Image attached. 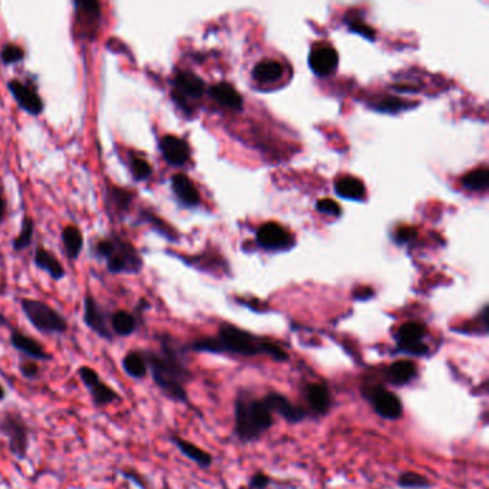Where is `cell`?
Wrapping results in <instances>:
<instances>
[{
  "instance_id": "obj_1",
  "label": "cell",
  "mask_w": 489,
  "mask_h": 489,
  "mask_svg": "<svg viewBox=\"0 0 489 489\" xmlns=\"http://www.w3.org/2000/svg\"><path fill=\"white\" fill-rule=\"evenodd\" d=\"M159 345L158 352L144 350L151 377L168 399L188 405L185 384L192 380V372L185 362V349L168 335L159 337Z\"/></svg>"
},
{
  "instance_id": "obj_2",
  "label": "cell",
  "mask_w": 489,
  "mask_h": 489,
  "mask_svg": "<svg viewBox=\"0 0 489 489\" xmlns=\"http://www.w3.org/2000/svg\"><path fill=\"white\" fill-rule=\"evenodd\" d=\"M185 352H204V353H233L240 356L267 354L277 362L288 360L287 352L273 342L263 340L240 327L233 325H223L217 337H204L184 346Z\"/></svg>"
},
{
  "instance_id": "obj_3",
  "label": "cell",
  "mask_w": 489,
  "mask_h": 489,
  "mask_svg": "<svg viewBox=\"0 0 489 489\" xmlns=\"http://www.w3.org/2000/svg\"><path fill=\"white\" fill-rule=\"evenodd\" d=\"M236 435L243 442H254L273 425V415L263 402L247 392H240L234 405Z\"/></svg>"
},
{
  "instance_id": "obj_4",
  "label": "cell",
  "mask_w": 489,
  "mask_h": 489,
  "mask_svg": "<svg viewBox=\"0 0 489 489\" xmlns=\"http://www.w3.org/2000/svg\"><path fill=\"white\" fill-rule=\"evenodd\" d=\"M21 306L26 319L38 332L49 336H61L68 332L69 326L66 319L48 303L33 299H22Z\"/></svg>"
},
{
  "instance_id": "obj_5",
  "label": "cell",
  "mask_w": 489,
  "mask_h": 489,
  "mask_svg": "<svg viewBox=\"0 0 489 489\" xmlns=\"http://www.w3.org/2000/svg\"><path fill=\"white\" fill-rule=\"evenodd\" d=\"M0 435L6 438L9 452L18 461L26 459L31 445V435L29 426L21 414L15 411L4 414V416L0 418Z\"/></svg>"
},
{
  "instance_id": "obj_6",
  "label": "cell",
  "mask_w": 489,
  "mask_h": 489,
  "mask_svg": "<svg viewBox=\"0 0 489 489\" xmlns=\"http://www.w3.org/2000/svg\"><path fill=\"white\" fill-rule=\"evenodd\" d=\"M112 238V248L111 253L107 256V267L110 273L114 274H137L142 268V258L135 250V247L127 241L120 238L118 236Z\"/></svg>"
},
{
  "instance_id": "obj_7",
  "label": "cell",
  "mask_w": 489,
  "mask_h": 489,
  "mask_svg": "<svg viewBox=\"0 0 489 489\" xmlns=\"http://www.w3.org/2000/svg\"><path fill=\"white\" fill-rule=\"evenodd\" d=\"M78 376L90 395L95 408H105L115 402H121L122 398L114 387L105 383L100 373L90 366H80Z\"/></svg>"
},
{
  "instance_id": "obj_8",
  "label": "cell",
  "mask_w": 489,
  "mask_h": 489,
  "mask_svg": "<svg viewBox=\"0 0 489 489\" xmlns=\"http://www.w3.org/2000/svg\"><path fill=\"white\" fill-rule=\"evenodd\" d=\"M363 396L369 401L377 416L387 421H398L404 415V405L398 395L380 384L363 389Z\"/></svg>"
},
{
  "instance_id": "obj_9",
  "label": "cell",
  "mask_w": 489,
  "mask_h": 489,
  "mask_svg": "<svg viewBox=\"0 0 489 489\" xmlns=\"http://www.w3.org/2000/svg\"><path fill=\"white\" fill-rule=\"evenodd\" d=\"M428 335V329L421 322H408L402 325L396 335L398 352L412 356H426L429 346L424 342Z\"/></svg>"
},
{
  "instance_id": "obj_10",
  "label": "cell",
  "mask_w": 489,
  "mask_h": 489,
  "mask_svg": "<svg viewBox=\"0 0 489 489\" xmlns=\"http://www.w3.org/2000/svg\"><path fill=\"white\" fill-rule=\"evenodd\" d=\"M83 323L89 330H92L101 339L108 342L114 340V335L111 332L105 309L90 295H88L83 300Z\"/></svg>"
},
{
  "instance_id": "obj_11",
  "label": "cell",
  "mask_w": 489,
  "mask_h": 489,
  "mask_svg": "<svg viewBox=\"0 0 489 489\" xmlns=\"http://www.w3.org/2000/svg\"><path fill=\"white\" fill-rule=\"evenodd\" d=\"M8 88L12 93V96L15 98V101L19 104V107L26 111L31 115H41L45 105L42 98L38 95L36 90H33L31 86L22 83L18 79H12L8 83Z\"/></svg>"
},
{
  "instance_id": "obj_12",
  "label": "cell",
  "mask_w": 489,
  "mask_h": 489,
  "mask_svg": "<svg viewBox=\"0 0 489 489\" xmlns=\"http://www.w3.org/2000/svg\"><path fill=\"white\" fill-rule=\"evenodd\" d=\"M263 402L265 404V406L268 408V411L271 414L274 412V414L280 415L284 421H287L290 424H300L307 416L306 411L296 406L291 401H288V398H285L284 395L277 394V392L268 394L263 399Z\"/></svg>"
},
{
  "instance_id": "obj_13",
  "label": "cell",
  "mask_w": 489,
  "mask_h": 489,
  "mask_svg": "<svg viewBox=\"0 0 489 489\" xmlns=\"http://www.w3.org/2000/svg\"><path fill=\"white\" fill-rule=\"evenodd\" d=\"M11 345L29 360L39 363L52 359V356L48 353V350L43 347L41 342L16 329H11Z\"/></svg>"
},
{
  "instance_id": "obj_14",
  "label": "cell",
  "mask_w": 489,
  "mask_h": 489,
  "mask_svg": "<svg viewBox=\"0 0 489 489\" xmlns=\"http://www.w3.org/2000/svg\"><path fill=\"white\" fill-rule=\"evenodd\" d=\"M78 25L83 35H93L100 26L101 5L95 0H75L73 2Z\"/></svg>"
},
{
  "instance_id": "obj_15",
  "label": "cell",
  "mask_w": 489,
  "mask_h": 489,
  "mask_svg": "<svg viewBox=\"0 0 489 489\" xmlns=\"http://www.w3.org/2000/svg\"><path fill=\"white\" fill-rule=\"evenodd\" d=\"M339 55L330 45H316L309 56V65L317 76H327L337 68Z\"/></svg>"
},
{
  "instance_id": "obj_16",
  "label": "cell",
  "mask_w": 489,
  "mask_h": 489,
  "mask_svg": "<svg viewBox=\"0 0 489 489\" xmlns=\"http://www.w3.org/2000/svg\"><path fill=\"white\" fill-rule=\"evenodd\" d=\"M257 241L263 248L281 250L291 246L290 233L277 223H265L257 231Z\"/></svg>"
},
{
  "instance_id": "obj_17",
  "label": "cell",
  "mask_w": 489,
  "mask_h": 489,
  "mask_svg": "<svg viewBox=\"0 0 489 489\" xmlns=\"http://www.w3.org/2000/svg\"><path fill=\"white\" fill-rule=\"evenodd\" d=\"M159 149L165 161L174 167H181L189 159L188 144L175 135H165L159 141Z\"/></svg>"
},
{
  "instance_id": "obj_18",
  "label": "cell",
  "mask_w": 489,
  "mask_h": 489,
  "mask_svg": "<svg viewBox=\"0 0 489 489\" xmlns=\"http://www.w3.org/2000/svg\"><path fill=\"white\" fill-rule=\"evenodd\" d=\"M386 382L394 386H405L412 383L418 377V366L415 362L402 359L394 362L384 370Z\"/></svg>"
},
{
  "instance_id": "obj_19",
  "label": "cell",
  "mask_w": 489,
  "mask_h": 489,
  "mask_svg": "<svg viewBox=\"0 0 489 489\" xmlns=\"http://www.w3.org/2000/svg\"><path fill=\"white\" fill-rule=\"evenodd\" d=\"M306 401L310 406V409L319 415L325 416L329 414L330 406H332V396L330 390L326 384L323 383H309L305 390Z\"/></svg>"
},
{
  "instance_id": "obj_20",
  "label": "cell",
  "mask_w": 489,
  "mask_h": 489,
  "mask_svg": "<svg viewBox=\"0 0 489 489\" xmlns=\"http://www.w3.org/2000/svg\"><path fill=\"white\" fill-rule=\"evenodd\" d=\"M174 85H175V95H178L179 98H200L204 93L206 89V83L204 80L197 76L195 73L191 72H179L177 73L175 79H174Z\"/></svg>"
},
{
  "instance_id": "obj_21",
  "label": "cell",
  "mask_w": 489,
  "mask_h": 489,
  "mask_svg": "<svg viewBox=\"0 0 489 489\" xmlns=\"http://www.w3.org/2000/svg\"><path fill=\"white\" fill-rule=\"evenodd\" d=\"M172 191L177 199L186 207H194L200 203V192L194 182L185 174H175L171 179Z\"/></svg>"
},
{
  "instance_id": "obj_22",
  "label": "cell",
  "mask_w": 489,
  "mask_h": 489,
  "mask_svg": "<svg viewBox=\"0 0 489 489\" xmlns=\"http://www.w3.org/2000/svg\"><path fill=\"white\" fill-rule=\"evenodd\" d=\"M171 442L178 448V451H179L185 458H188L189 461L195 462L199 466H201V468H209V466L213 463V456H211L209 452H206L204 449L199 448L197 445H194L192 442L185 441L184 438L177 436V435H172V436H171Z\"/></svg>"
},
{
  "instance_id": "obj_23",
  "label": "cell",
  "mask_w": 489,
  "mask_h": 489,
  "mask_svg": "<svg viewBox=\"0 0 489 489\" xmlns=\"http://www.w3.org/2000/svg\"><path fill=\"white\" fill-rule=\"evenodd\" d=\"M210 95L214 100L231 110H241L243 108V96L237 92V89L227 83V82H220L216 83L214 86L210 88Z\"/></svg>"
},
{
  "instance_id": "obj_24",
  "label": "cell",
  "mask_w": 489,
  "mask_h": 489,
  "mask_svg": "<svg viewBox=\"0 0 489 489\" xmlns=\"http://www.w3.org/2000/svg\"><path fill=\"white\" fill-rule=\"evenodd\" d=\"M121 366H122L125 374L132 377V379H135V380L145 379L148 376V373H149L144 350H138L137 349V350L128 352L122 357Z\"/></svg>"
},
{
  "instance_id": "obj_25",
  "label": "cell",
  "mask_w": 489,
  "mask_h": 489,
  "mask_svg": "<svg viewBox=\"0 0 489 489\" xmlns=\"http://www.w3.org/2000/svg\"><path fill=\"white\" fill-rule=\"evenodd\" d=\"M110 327L114 336L128 337L138 330V319L127 310H117L110 317Z\"/></svg>"
},
{
  "instance_id": "obj_26",
  "label": "cell",
  "mask_w": 489,
  "mask_h": 489,
  "mask_svg": "<svg viewBox=\"0 0 489 489\" xmlns=\"http://www.w3.org/2000/svg\"><path fill=\"white\" fill-rule=\"evenodd\" d=\"M336 194L342 199L362 201L366 195L364 184L354 177H343L336 182Z\"/></svg>"
},
{
  "instance_id": "obj_27",
  "label": "cell",
  "mask_w": 489,
  "mask_h": 489,
  "mask_svg": "<svg viewBox=\"0 0 489 489\" xmlns=\"http://www.w3.org/2000/svg\"><path fill=\"white\" fill-rule=\"evenodd\" d=\"M35 265L46 271L53 280H61L65 277V268L59 263V260L49 251L39 247L35 253Z\"/></svg>"
},
{
  "instance_id": "obj_28",
  "label": "cell",
  "mask_w": 489,
  "mask_h": 489,
  "mask_svg": "<svg viewBox=\"0 0 489 489\" xmlns=\"http://www.w3.org/2000/svg\"><path fill=\"white\" fill-rule=\"evenodd\" d=\"M283 75V66L277 61H263L256 65L253 70V76L256 80L261 83L275 82Z\"/></svg>"
},
{
  "instance_id": "obj_29",
  "label": "cell",
  "mask_w": 489,
  "mask_h": 489,
  "mask_svg": "<svg viewBox=\"0 0 489 489\" xmlns=\"http://www.w3.org/2000/svg\"><path fill=\"white\" fill-rule=\"evenodd\" d=\"M62 241H63L66 256L70 260L78 258L83 246V238L79 228L75 226H68L62 233Z\"/></svg>"
},
{
  "instance_id": "obj_30",
  "label": "cell",
  "mask_w": 489,
  "mask_h": 489,
  "mask_svg": "<svg viewBox=\"0 0 489 489\" xmlns=\"http://www.w3.org/2000/svg\"><path fill=\"white\" fill-rule=\"evenodd\" d=\"M462 184L470 191H483L489 185V172L486 168L473 169L462 178Z\"/></svg>"
},
{
  "instance_id": "obj_31",
  "label": "cell",
  "mask_w": 489,
  "mask_h": 489,
  "mask_svg": "<svg viewBox=\"0 0 489 489\" xmlns=\"http://www.w3.org/2000/svg\"><path fill=\"white\" fill-rule=\"evenodd\" d=\"M398 485L405 489H428L431 488V480L424 475L416 472H404L398 479Z\"/></svg>"
},
{
  "instance_id": "obj_32",
  "label": "cell",
  "mask_w": 489,
  "mask_h": 489,
  "mask_svg": "<svg viewBox=\"0 0 489 489\" xmlns=\"http://www.w3.org/2000/svg\"><path fill=\"white\" fill-rule=\"evenodd\" d=\"M108 195H110V199L112 200V204L115 206V209L118 211L128 210L132 200H134V192L124 189V188H118V186H110Z\"/></svg>"
},
{
  "instance_id": "obj_33",
  "label": "cell",
  "mask_w": 489,
  "mask_h": 489,
  "mask_svg": "<svg viewBox=\"0 0 489 489\" xmlns=\"http://www.w3.org/2000/svg\"><path fill=\"white\" fill-rule=\"evenodd\" d=\"M376 111L379 112H387V114H398L402 111H406L411 108V102L402 101L399 98L395 96H387L384 100H382L380 102H377L374 105Z\"/></svg>"
},
{
  "instance_id": "obj_34",
  "label": "cell",
  "mask_w": 489,
  "mask_h": 489,
  "mask_svg": "<svg viewBox=\"0 0 489 489\" xmlns=\"http://www.w3.org/2000/svg\"><path fill=\"white\" fill-rule=\"evenodd\" d=\"M33 230H35V224H33V220L31 217H25L23 221H22V228H21V233L19 236L14 240V248L16 251H21V250H25L32 238H33Z\"/></svg>"
},
{
  "instance_id": "obj_35",
  "label": "cell",
  "mask_w": 489,
  "mask_h": 489,
  "mask_svg": "<svg viewBox=\"0 0 489 489\" xmlns=\"http://www.w3.org/2000/svg\"><path fill=\"white\" fill-rule=\"evenodd\" d=\"M23 58H25V51L15 43L5 45L2 52H0V61H2L5 65L19 63L23 61Z\"/></svg>"
},
{
  "instance_id": "obj_36",
  "label": "cell",
  "mask_w": 489,
  "mask_h": 489,
  "mask_svg": "<svg viewBox=\"0 0 489 489\" xmlns=\"http://www.w3.org/2000/svg\"><path fill=\"white\" fill-rule=\"evenodd\" d=\"M131 171H132V175L137 181H145L152 174L151 165L145 159L138 158V157L131 159Z\"/></svg>"
},
{
  "instance_id": "obj_37",
  "label": "cell",
  "mask_w": 489,
  "mask_h": 489,
  "mask_svg": "<svg viewBox=\"0 0 489 489\" xmlns=\"http://www.w3.org/2000/svg\"><path fill=\"white\" fill-rule=\"evenodd\" d=\"M19 373L28 380H36L41 376V366L38 362L25 359L19 363Z\"/></svg>"
},
{
  "instance_id": "obj_38",
  "label": "cell",
  "mask_w": 489,
  "mask_h": 489,
  "mask_svg": "<svg viewBox=\"0 0 489 489\" xmlns=\"http://www.w3.org/2000/svg\"><path fill=\"white\" fill-rule=\"evenodd\" d=\"M349 29L354 33H359L360 36H363L369 41H374V38H376L374 31L369 25H366L362 21H357V19H353L352 22H349Z\"/></svg>"
},
{
  "instance_id": "obj_39",
  "label": "cell",
  "mask_w": 489,
  "mask_h": 489,
  "mask_svg": "<svg viewBox=\"0 0 489 489\" xmlns=\"http://www.w3.org/2000/svg\"><path fill=\"white\" fill-rule=\"evenodd\" d=\"M316 209L320 211V213H325V214H329V216H333V217H339L342 214V209L339 207V204L330 199H323V200H319L317 204H316Z\"/></svg>"
},
{
  "instance_id": "obj_40",
  "label": "cell",
  "mask_w": 489,
  "mask_h": 489,
  "mask_svg": "<svg viewBox=\"0 0 489 489\" xmlns=\"http://www.w3.org/2000/svg\"><path fill=\"white\" fill-rule=\"evenodd\" d=\"M120 473H121L125 479H128L130 482H132L134 485H137L140 489H147V486H148L147 480H145L144 476H141L135 469L125 468V469H121Z\"/></svg>"
},
{
  "instance_id": "obj_41",
  "label": "cell",
  "mask_w": 489,
  "mask_h": 489,
  "mask_svg": "<svg viewBox=\"0 0 489 489\" xmlns=\"http://www.w3.org/2000/svg\"><path fill=\"white\" fill-rule=\"evenodd\" d=\"M416 236H418V233L414 227H401L396 230L395 240H396V243L405 244V243H409L414 238H416Z\"/></svg>"
},
{
  "instance_id": "obj_42",
  "label": "cell",
  "mask_w": 489,
  "mask_h": 489,
  "mask_svg": "<svg viewBox=\"0 0 489 489\" xmlns=\"http://www.w3.org/2000/svg\"><path fill=\"white\" fill-rule=\"evenodd\" d=\"M270 483V478L263 473V472H257L251 479H250V488L251 489H265Z\"/></svg>"
},
{
  "instance_id": "obj_43",
  "label": "cell",
  "mask_w": 489,
  "mask_h": 489,
  "mask_svg": "<svg viewBox=\"0 0 489 489\" xmlns=\"http://www.w3.org/2000/svg\"><path fill=\"white\" fill-rule=\"evenodd\" d=\"M373 296V290L370 287H359L357 290H354L353 293V298L354 300H367Z\"/></svg>"
},
{
  "instance_id": "obj_44",
  "label": "cell",
  "mask_w": 489,
  "mask_h": 489,
  "mask_svg": "<svg viewBox=\"0 0 489 489\" xmlns=\"http://www.w3.org/2000/svg\"><path fill=\"white\" fill-rule=\"evenodd\" d=\"M6 197H5V191L4 186L0 185V224L5 221V216H6Z\"/></svg>"
},
{
  "instance_id": "obj_45",
  "label": "cell",
  "mask_w": 489,
  "mask_h": 489,
  "mask_svg": "<svg viewBox=\"0 0 489 489\" xmlns=\"http://www.w3.org/2000/svg\"><path fill=\"white\" fill-rule=\"evenodd\" d=\"M6 398V389L4 387V384H0V402L5 401Z\"/></svg>"
}]
</instances>
